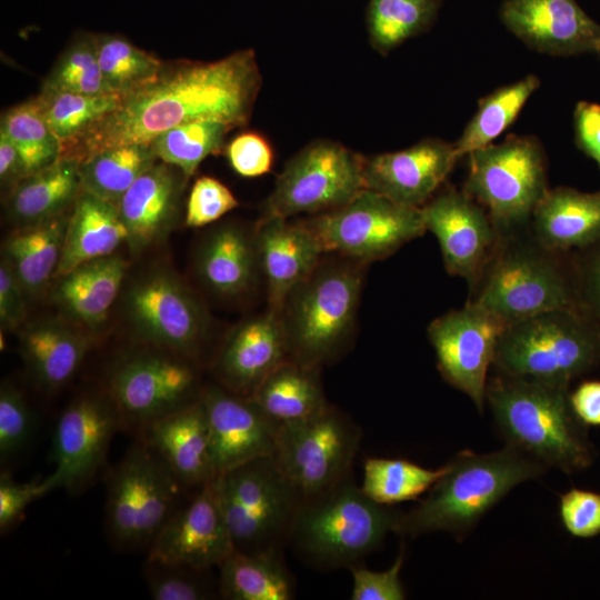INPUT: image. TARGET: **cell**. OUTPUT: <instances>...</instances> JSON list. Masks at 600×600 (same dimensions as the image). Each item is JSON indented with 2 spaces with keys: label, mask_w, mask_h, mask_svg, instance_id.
<instances>
[{
  "label": "cell",
  "mask_w": 600,
  "mask_h": 600,
  "mask_svg": "<svg viewBox=\"0 0 600 600\" xmlns=\"http://www.w3.org/2000/svg\"><path fill=\"white\" fill-rule=\"evenodd\" d=\"M253 50L201 62L162 64L144 86L121 96L118 107L61 148L81 162L104 149L150 143L158 134L194 121L213 120L233 128L248 123L261 87Z\"/></svg>",
  "instance_id": "cell-1"
},
{
  "label": "cell",
  "mask_w": 600,
  "mask_h": 600,
  "mask_svg": "<svg viewBox=\"0 0 600 600\" xmlns=\"http://www.w3.org/2000/svg\"><path fill=\"white\" fill-rule=\"evenodd\" d=\"M486 401L507 446L569 474L593 462L594 449L570 407L569 387L494 372Z\"/></svg>",
  "instance_id": "cell-2"
},
{
  "label": "cell",
  "mask_w": 600,
  "mask_h": 600,
  "mask_svg": "<svg viewBox=\"0 0 600 600\" xmlns=\"http://www.w3.org/2000/svg\"><path fill=\"white\" fill-rule=\"evenodd\" d=\"M547 470L542 463L507 444L489 453L458 452L428 496L402 513L396 533L417 538L442 531L462 541L514 487L540 478Z\"/></svg>",
  "instance_id": "cell-3"
},
{
  "label": "cell",
  "mask_w": 600,
  "mask_h": 600,
  "mask_svg": "<svg viewBox=\"0 0 600 600\" xmlns=\"http://www.w3.org/2000/svg\"><path fill=\"white\" fill-rule=\"evenodd\" d=\"M470 291L469 302L504 327L547 311L583 310L573 259L539 243L529 226L499 233L492 256Z\"/></svg>",
  "instance_id": "cell-4"
},
{
  "label": "cell",
  "mask_w": 600,
  "mask_h": 600,
  "mask_svg": "<svg viewBox=\"0 0 600 600\" xmlns=\"http://www.w3.org/2000/svg\"><path fill=\"white\" fill-rule=\"evenodd\" d=\"M402 513L371 500L350 474L301 500L288 544L317 569H349L396 533Z\"/></svg>",
  "instance_id": "cell-5"
},
{
  "label": "cell",
  "mask_w": 600,
  "mask_h": 600,
  "mask_svg": "<svg viewBox=\"0 0 600 600\" xmlns=\"http://www.w3.org/2000/svg\"><path fill=\"white\" fill-rule=\"evenodd\" d=\"M600 362V328L581 309L547 311L507 326L494 372L569 387Z\"/></svg>",
  "instance_id": "cell-6"
},
{
  "label": "cell",
  "mask_w": 600,
  "mask_h": 600,
  "mask_svg": "<svg viewBox=\"0 0 600 600\" xmlns=\"http://www.w3.org/2000/svg\"><path fill=\"white\" fill-rule=\"evenodd\" d=\"M360 264L320 261L288 297L281 317L290 360L320 368L338 353L356 317Z\"/></svg>",
  "instance_id": "cell-7"
},
{
  "label": "cell",
  "mask_w": 600,
  "mask_h": 600,
  "mask_svg": "<svg viewBox=\"0 0 600 600\" xmlns=\"http://www.w3.org/2000/svg\"><path fill=\"white\" fill-rule=\"evenodd\" d=\"M187 493L160 456L137 442L107 476L106 530L120 550L149 548Z\"/></svg>",
  "instance_id": "cell-8"
},
{
  "label": "cell",
  "mask_w": 600,
  "mask_h": 600,
  "mask_svg": "<svg viewBox=\"0 0 600 600\" xmlns=\"http://www.w3.org/2000/svg\"><path fill=\"white\" fill-rule=\"evenodd\" d=\"M217 484L234 550L282 553L301 499L273 456L227 470Z\"/></svg>",
  "instance_id": "cell-9"
},
{
  "label": "cell",
  "mask_w": 600,
  "mask_h": 600,
  "mask_svg": "<svg viewBox=\"0 0 600 600\" xmlns=\"http://www.w3.org/2000/svg\"><path fill=\"white\" fill-rule=\"evenodd\" d=\"M468 164L464 191L486 209L498 232L527 228L549 190L540 142L533 137L509 136L469 153Z\"/></svg>",
  "instance_id": "cell-10"
},
{
  "label": "cell",
  "mask_w": 600,
  "mask_h": 600,
  "mask_svg": "<svg viewBox=\"0 0 600 600\" xmlns=\"http://www.w3.org/2000/svg\"><path fill=\"white\" fill-rule=\"evenodd\" d=\"M361 428L334 406L278 429L274 461L301 500L348 476L358 452Z\"/></svg>",
  "instance_id": "cell-11"
},
{
  "label": "cell",
  "mask_w": 600,
  "mask_h": 600,
  "mask_svg": "<svg viewBox=\"0 0 600 600\" xmlns=\"http://www.w3.org/2000/svg\"><path fill=\"white\" fill-rule=\"evenodd\" d=\"M324 253L366 263L386 258L427 229L421 208L363 189L346 204L303 220Z\"/></svg>",
  "instance_id": "cell-12"
},
{
  "label": "cell",
  "mask_w": 600,
  "mask_h": 600,
  "mask_svg": "<svg viewBox=\"0 0 600 600\" xmlns=\"http://www.w3.org/2000/svg\"><path fill=\"white\" fill-rule=\"evenodd\" d=\"M202 389L192 360L160 349L118 362L106 391L120 414L122 430L137 436L151 422L198 402Z\"/></svg>",
  "instance_id": "cell-13"
},
{
  "label": "cell",
  "mask_w": 600,
  "mask_h": 600,
  "mask_svg": "<svg viewBox=\"0 0 600 600\" xmlns=\"http://www.w3.org/2000/svg\"><path fill=\"white\" fill-rule=\"evenodd\" d=\"M364 189L362 157L340 143L318 140L297 153L279 174L263 216L290 218L339 208Z\"/></svg>",
  "instance_id": "cell-14"
},
{
  "label": "cell",
  "mask_w": 600,
  "mask_h": 600,
  "mask_svg": "<svg viewBox=\"0 0 600 600\" xmlns=\"http://www.w3.org/2000/svg\"><path fill=\"white\" fill-rule=\"evenodd\" d=\"M119 430L122 421L107 391L73 399L54 427V470L46 477L51 491L64 489L73 494L84 491L103 468Z\"/></svg>",
  "instance_id": "cell-15"
},
{
  "label": "cell",
  "mask_w": 600,
  "mask_h": 600,
  "mask_svg": "<svg viewBox=\"0 0 600 600\" xmlns=\"http://www.w3.org/2000/svg\"><path fill=\"white\" fill-rule=\"evenodd\" d=\"M504 324L481 307L467 302L434 320L427 333L442 378L468 396L482 412L488 372Z\"/></svg>",
  "instance_id": "cell-16"
},
{
  "label": "cell",
  "mask_w": 600,
  "mask_h": 600,
  "mask_svg": "<svg viewBox=\"0 0 600 600\" xmlns=\"http://www.w3.org/2000/svg\"><path fill=\"white\" fill-rule=\"evenodd\" d=\"M130 320L140 337L193 361L204 332L203 311L192 293L167 273L136 283L127 298Z\"/></svg>",
  "instance_id": "cell-17"
},
{
  "label": "cell",
  "mask_w": 600,
  "mask_h": 600,
  "mask_svg": "<svg viewBox=\"0 0 600 600\" xmlns=\"http://www.w3.org/2000/svg\"><path fill=\"white\" fill-rule=\"evenodd\" d=\"M427 231L437 238L444 268L471 288L492 256L499 232L486 209L464 190L453 188L421 207Z\"/></svg>",
  "instance_id": "cell-18"
},
{
  "label": "cell",
  "mask_w": 600,
  "mask_h": 600,
  "mask_svg": "<svg viewBox=\"0 0 600 600\" xmlns=\"http://www.w3.org/2000/svg\"><path fill=\"white\" fill-rule=\"evenodd\" d=\"M233 551L216 478L176 510L149 546L147 557L211 570Z\"/></svg>",
  "instance_id": "cell-19"
},
{
  "label": "cell",
  "mask_w": 600,
  "mask_h": 600,
  "mask_svg": "<svg viewBox=\"0 0 600 600\" xmlns=\"http://www.w3.org/2000/svg\"><path fill=\"white\" fill-rule=\"evenodd\" d=\"M201 401L218 476L250 460L273 456L279 427L251 398L217 382L203 386Z\"/></svg>",
  "instance_id": "cell-20"
},
{
  "label": "cell",
  "mask_w": 600,
  "mask_h": 600,
  "mask_svg": "<svg viewBox=\"0 0 600 600\" xmlns=\"http://www.w3.org/2000/svg\"><path fill=\"white\" fill-rule=\"evenodd\" d=\"M499 16L527 47L550 56L600 51V24L576 0H504Z\"/></svg>",
  "instance_id": "cell-21"
},
{
  "label": "cell",
  "mask_w": 600,
  "mask_h": 600,
  "mask_svg": "<svg viewBox=\"0 0 600 600\" xmlns=\"http://www.w3.org/2000/svg\"><path fill=\"white\" fill-rule=\"evenodd\" d=\"M454 146L427 138L394 152L362 157L364 189L398 203L421 208L443 183L458 161Z\"/></svg>",
  "instance_id": "cell-22"
},
{
  "label": "cell",
  "mask_w": 600,
  "mask_h": 600,
  "mask_svg": "<svg viewBox=\"0 0 600 600\" xmlns=\"http://www.w3.org/2000/svg\"><path fill=\"white\" fill-rule=\"evenodd\" d=\"M290 360L281 312L271 308L239 324L213 361L218 383L250 398L280 364Z\"/></svg>",
  "instance_id": "cell-23"
},
{
  "label": "cell",
  "mask_w": 600,
  "mask_h": 600,
  "mask_svg": "<svg viewBox=\"0 0 600 600\" xmlns=\"http://www.w3.org/2000/svg\"><path fill=\"white\" fill-rule=\"evenodd\" d=\"M137 439L160 456L186 492L193 494L218 477L201 398L151 422L137 434Z\"/></svg>",
  "instance_id": "cell-24"
},
{
  "label": "cell",
  "mask_w": 600,
  "mask_h": 600,
  "mask_svg": "<svg viewBox=\"0 0 600 600\" xmlns=\"http://www.w3.org/2000/svg\"><path fill=\"white\" fill-rule=\"evenodd\" d=\"M254 241L270 308L281 312L288 297L317 268L324 252L303 221L290 222L276 216L261 218Z\"/></svg>",
  "instance_id": "cell-25"
},
{
  "label": "cell",
  "mask_w": 600,
  "mask_h": 600,
  "mask_svg": "<svg viewBox=\"0 0 600 600\" xmlns=\"http://www.w3.org/2000/svg\"><path fill=\"white\" fill-rule=\"evenodd\" d=\"M529 230L543 247L568 253L600 240V191L549 189L536 207Z\"/></svg>",
  "instance_id": "cell-26"
},
{
  "label": "cell",
  "mask_w": 600,
  "mask_h": 600,
  "mask_svg": "<svg viewBox=\"0 0 600 600\" xmlns=\"http://www.w3.org/2000/svg\"><path fill=\"white\" fill-rule=\"evenodd\" d=\"M182 179L176 167L158 160L147 169L116 203L136 250L154 241L177 212Z\"/></svg>",
  "instance_id": "cell-27"
},
{
  "label": "cell",
  "mask_w": 600,
  "mask_h": 600,
  "mask_svg": "<svg viewBox=\"0 0 600 600\" xmlns=\"http://www.w3.org/2000/svg\"><path fill=\"white\" fill-rule=\"evenodd\" d=\"M128 240L129 232L117 206L81 191L69 216L54 277L61 278L83 263L112 256Z\"/></svg>",
  "instance_id": "cell-28"
},
{
  "label": "cell",
  "mask_w": 600,
  "mask_h": 600,
  "mask_svg": "<svg viewBox=\"0 0 600 600\" xmlns=\"http://www.w3.org/2000/svg\"><path fill=\"white\" fill-rule=\"evenodd\" d=\"M89 342L83 334L59 322L43 321L27 328L20 352L29 374L44 392H54L77 373Z\"/></svg>",
  "instance_id": "cell-29"
},
{
  "label": "cell",
  "mask_w": 600,
  "mask_h": 600,
  "mask_svg": "<svg viewBox=\"0 0 600 600\" xmlns=\"http://www.w3.org/2000/svg\"><path fill=\"white\" fill-rule=\"evenodd\" d=\"M80 192V162L60 157L49 167L21 178L11 188L7 210L14 222L28 226L64 213Z\"/></svg>",
  "instance_id": "cell-30"
},
{
  "label": "cell",
  "mask_w": 600,
  "mask_h": 600,
  "mask_svg": "<svg viewBox=\"0 0 600 600\" xmlns=\"http://www.w3.org/2000/svg\"><path fill=\"white\" fill-rule=\"evenodd\" d=\"M126 269V260L113 254L83 263L59 278L54 298L76 320L97 326L107 318Z\"/></svg>",
  "instance_id": "cell-31"
},
{
  "label": "cell",
  "mask_w": 600,
  "mask_h": 600,
  "mask_svg": "<svg viewBox=\"0 0 600 600\" xmlns=\"http://www.w3.org/2000/svg\"><path fill=\"white\" fill-rule=\"evenodd\" d=\"M70 213L22 226L4 242V259L29 296L40 293L57 271Z\"/></svg>",
  "instance_id": "cell-32"
},
{
  "label": "cell",
  "mask_w": 600,
  "mask_h": 600,
  "mask_svg": "<svg viewBox=\"0 0 600 600\" xmlns=\"http://www.w3.org/2000/svg\"><path fill=\"white\" fill-rule=\"evenodd\" d=\"M259 267L254 234L236 224L214 230L198 257V272L206 286L224 297L244 292Z\"/></svg>",
  "instance_id": "cell-33"
},
{
  "label": "cell",
  "mask_w": 600,
  "mask_h": 600,
  "mask_svg": "<svg viewBox=\"0 0 600 600\" xmlns=\"http://www.w3.org/2000/svg\"><path fill=\"white\" fill-rule=\"evenodd\" d=\"M319 369L287 360L260 383L250 398L278 427L303 420L329 404Z\"/></svg>",
  "instance_id": "cell-34"
},
{
  "label": "cell",
  "mask_w": 600,
  "mask_h": 600,
  "mask_svg": "<svg viewBox=\"0 0 600 600\" xmlns=\"http://www.w3.org/2000/svg\"><path fill=\"white\" fill-rule=\"evenodd\" d=\"M219 596L226 600H291L293 577L282 553L233 551L219 566Z\"/></svg>",
  "instance_id": "cell-35"
},
{
  "label": "cell",
  "mask_w": 600,
  "mask_h": 600,
  "mask_svg": "<svg viewBox=\"0 0 600 600\" xmlns=\"http://www.w3.org/2000/svg\"><path fill=\"white\" fill-rule=\"evenodd\" d=\"M157 161L149 143L104 149L80 162L81 191L116 204Z\"/></svg>",
  "instance_id": "cell-36"
},
{
  "label": "cell",
  "mask_w": 600,
  "mask_h": 600,
  "mask_svg": "<svg viewBox=\"0 0 600 600\" xmlns=\"http://www.w3.org/2000/svg\"><path fill=\"white\" fill-rule=\"evenodd\" d=\"M540 83L537 76L529 74L482 98L477 112L453 143L458 159L491 144L517 119Z\"/></svg>",
  "instance_id": "cell-37"
},
{
  "label": "cell",
  "mask_w": 600,
  "mask_h": 600,
  "mask_svg": "<svg viewBox=\"0 0 600 600\" xmlns=\"http://www.w3.org/2000/svg\"><path fill=\"white\" fill-rule=\"evenodd\" d=\"M441 0H369L367 29L371 46L388 53L430 28Z\"/></svg>",
  "instance_id": "cell-38"
},
{
  "label": "cell",
  "mask_w": 600,
  "mask_h": 600,
  "mask_svg": "<svg viewBox=\"0 0 600 600\" xmlns=\"http://www.w3.org/2000/svg\"><path fill=\"white\" fill-rule=\"evenodd\" d=\"M447 464L427 469L400 458H367L360 486L377 503L393 506L418 499L446 473Z\"/></svg>",
  "instance_id": "cell-39"
},
{
  "label": "cell",
  "mask_w": 600,
  "mask_h": 600,
  "mask_svg": "<svg viewBox=\"0 0 600 600\" xmlns=\"http://www.w3.org/2000/svg\"><path fill=\"white\" fill-rule=\"evenodd\" d=\"M34 98L62 148L112 112L121 94H84L41 88Z\"/></svg>",
  "instance_id": "cell-40"
},
{
  "label": "cell",
  "mask_w": 600,
  "mask_h": 600,
  "mask_svg": "<svg viewBox=\"0 0 600 600\" xmlns=\"http://www.w3.org/2000/svg\"><path fill=\"white\" fill-rule=\"evenodd\" d=\"M0 129L19 152L23 177L49 167L61 156V143L47 123L36 98L3 112Z\"/></svg>",
  "instance_id": "cell-41"
},
{
  "label": "cell",
  "mask_w": 600,
  "mask_h": 600,
  "mask_svg": "<svg viewBox=\"0 0 600 600\" xmlns=\"http://www.w3.org/2000/svg\"><path fill=\"white\" fill-rule=\"evenodd\" d=\"M231 129L220 121H194L158 134L149 144L158 160L178 168L189 179L204 158L221 152Z\"/></svg>",
  "instance_id": "cell-42"
},
{
  "label": "cell",
  "mask_w": 600,
  "mask_h": 600,
  "mask_svg": "<svg viewBox=\"0 0 600 600\" xmlns=\"http://www.w3.org/2000/svg\"><path fill=\"white\" fill-rule=\"evenodd\" d=\"M100 70L109 88L127 94L149 81L163 62L117 33H92Z\"/></svg>",
  "instance_id": "cell-43"
},
{
  "label": "cell",
  "mask_w": 600,
  "mask_h": 600,
  "mask_svg": "<svg viewBox=\"0 0 600 600\" xmlns=\"http://www.w3.org/2000/svg\"><path fill=\"white\" fill-rule=\"evenodd\" d=\"M41 88L84 94L114 93L100 70L92 33L76 34L53 64Z\"/></svg>",
  "instance_id": "cell-44"
},
{
  "label": "cell",
  "mask_w": 600,
  "mask_h": 600,
  "mask_svg": "<svg viewBox=\"0 0 600 600\" xmlns=\"http://www.w3.org/2000/svg\"><path fill=\"white\" fill-rule=\"evenodd\" d=\"M143 578L154 600H209L219 596L210 570L147 557Z\"/></svg>",
  "instance_id": "cell-45"
},
{
  "label": "cell",
  "mask_w": 600,
  "mask_h": 600,
  "mask_svg": "<svg viewBox=\"0 0 600 600\" xmlns=\"http://www.w3.org/2000/svg\"><path fill=\"white\" fill-rule=\"evenodd\" d=\"M36 419L24 393L13 383L0 388V460L6 463L30 442Z\"/></svg>",
  "instance_id": "cell-46"
},
{
  "label": "cell",
  "mask_w": 600,
  "mask_h": 600,
  "mask_svg": "<svg viewBox=\"0 0 600 600\" xmlns=\"http://www.w3.org/2000/svg\"><path fill=\"white\" fill-rule=\"evenodd\" d=\"M238 207V200L221 181L211 177H200L189 193L184 222L198 228L214 222Z\"/></svg>",
  "instance_id": "cell-47"
},
{
  "label": "cell",
  "mask_w": 600,
  "mask_h": 600,
  "mask_svg": "<svg viewBox=\"0 0 600 600\" xmlns=\"http://www.w3.org/2000/svg\"><path fill=\"white\" fill-rule=\"evenodd\" d=\"M559 517L572 537L589 539L600 534V493L580 488L561 493Z\"/></svg>",
  "instance_id": "cell-48"
},
{
  "label": "cell",
  "mask_w": 600,
  "mask_h": 600,
  "mask_svg": "<svg viewBox=\"0 0 600 600\" xmlns=\"http://www.w3.org/2000/svg\"><path fill=\"white\" fill-rule=\"evenodd\" d=\"M406 548L401 546L392 566L384 571H373L357 563L349 568L352 574V600H403L406 592L400 580Z\"/></svg>",
  "instance_id": "cell-49"
},
{
  "label": "cell",
  "mask_w": 600,
  "mask_h": 600,
  "mask_svg": "<svg viewBox=\"0 0 600 600\" xmlns=\"http://www.w3.org/2000/svg\"><path fill=\"white\" fill-rule=\"evenodd\" d=\"M51 491L47 478L18 482L10 473L0 476V532L6 534L17 527L28 507Z\"/></svg>",
  "instance_id": "cell-50"
},
{
  "label": "cell",
  "mask_w": 600,
  "mask_h": 600,
  "mask_svg": "<svg viewBox=\"0 0 600 600\" xmlns=\"http://www.w3.org/2000/svg\"><path fill=\"white\" fill-rule=\"evenodd\" d=\"M230 167L241 177L256 178L268 173L273 163V152L268 141L256 132H243L226 147Z\"/></svg>",
  "instance_id": "cell-51"
},
{
  "label": "cell",
  "mask_w": 600,
  "mask_h": 600,
  "mask_svg": "<svg viewBox=\"0 0 600 600\" xmlns=\"http://www.w3.org/2000/svg\"><path fill=\"white\" fill-rule=\"evenodd\" d=\"M573 266L581 307L600 328V240L579 250Z\"/></svg>",
  "instance_id": "cell-52"
},
{
  "label": "cell",
  "mask_w": 600,
  "mask_h": 600,
  "mask_svg": "<svg viewBox=\"0 0 600 600\" xmlns=\"http://www.w3.org/2000/svg\"><path fill=\"white\" fill-rule=\"evenodd\" d=\"M24 293L10 264L2 258L0 266V321L2 328L13 329L24 319L27 312Z\"/></svg>",
  "instance_id": "cell-53"
},
{
  "label": "cell",
  "mask_w": 600,
  "mask_h": 600,
  "mask_svg": "<svg viewBox=\"0 0 600 600\" xmlns=\"http://www.w3.org/2000/svg\"><path fill=\"white\" fill-rule=\"evenodd\" d=\"M576 142L600 168V106L580 101L574 109Z\"/></svg>",
  "instance_id": "cell-54"
},
{
  "label": "cell",
  "mask_w": 600,
  "mask_h": 600,
  "mask_svg": "<svg viewBox=\"0 0 600 600\" xmlns=\"http://www.w3.org/2000/svg\"><path fill=\"white\" fill-rule=\"evenodd\" d=\"M570 407L586 427H600V380L582 381L569 392Z\"/></svg>",
  "instance_id": "cell-55"
},
{
  "label": "cell",
  "mask_w": 600,
  "mask_h": 600,
  "mask_svg": "<svg viewBox=\"0 0 600 600\" xmlns=\"http://www.w3.org/2000/svg\"><path fill=\"white\" fill-rule=\"evenodd\" d=\"M21 178H23V171L19 152L8 134L0 129L1 184L12 188Z\"/></svg>",
  "instance_id": "cell-56"
},
{
  "label": "cell",
  "mask_w": 600,
  "mask_h": 600,
  "mask_svg": "<svg viewBox=\"0 0 600 600\" xmlns=\"http://www.w3.org/2000/svg\"><path fill=\"white\" fill-rule=\"evenodd\" d=\"M598 57L600 58V51H599V53H598Z\"/></svg>",
  "instance_id": "cell-57"
}]
</instances>
